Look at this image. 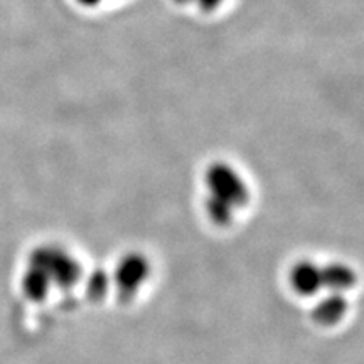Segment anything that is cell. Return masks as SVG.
<instances>
[{
  "label": "cell",
  "instance_id": "5",
  "mask_svg": "<svg viewBox=\"0 0 364 364\" xmlns=\"http://www.w3.org/2000/svg\"><path fill=\"white\" fill-rule=\"evenodd\" d=\"M348 312V300L344 294L327 292L324 297H321L312 307V318L318 326H336L343 321V317Z\"/></svg>",
  "mask_w": 364,
  "mask_h": 364
},
{
  "label": "cell",
  "instance_id": "8",
  "mask_svg": "<svg viewBox=\"0 0 364 364\" xmlns=\"http://www.w3.org/2000/svg\"><path fill=\"white\" fill-rule=\"evenodd\" d=\"M204 211L209 220H211L218 226H226L233 221L235 211L236 209L231 206L230 203H226L225 199L216 198V196L209 194L206 199H204Z\"/></svg>",
  "mask_w": 364,
  "mask_h": 364
},
{
  "label": "cell",
  "instance_id": "10",
  "mask_svg": "<svg viewBox=\"0 0 364 364\" xmlns=\"http://www.w3.org/2000/svg\"><path fill=\"white\" fill-rule=\"evenodd\" d=\"M196 2H198L199 7L204 9V11H215L223 0H196Z\"/></svg>",
  "mask_w": 364,
  "mask_h": 364
},
{
  "label": "cell",
  "instance_id": "1",
  "mask_svg": "<svg viewBox=\"0 0 364 364\" xmlns=\"http://www.w3.org/2000/svg\"><path fill=\"white\" fill-rule=\"evenodd\" d=\"M27 265L39 268L48 275L53 287L61 290H71L83 279L81 263L58 245H39L29 253Z\"/></svg>",
  "mask_w": 364,
  "mask_h": 364
},
{
  "label": "cell",
  "instance_id": "11",
  "mask_svg": "<svg viewBox=\"0 0 364 364\" xmlns=\"http://www.w3.org/2000/svg\"><path fill=\"white\" fill-rule=\"evenodd\" d=\"M78 2L83 4V6H86V7H93V6H98L102 0H78Z\"/></svg>",
  "mask_w": 364,
  "mask_h": 364
},
{
  "label": "cell",
  "instance_id": "9",
  "mask_svg": "<svg viewBox=\"0 0 364 364\" xmlns=\"http://www.w3.org/2000/svg\"><path fill=\"white\" fill-rule=\"evenodd\" d=\"M112 287V277L110 273L105 272L103 268H97L90 273L88 277L85 279V290L86 295L95 302L98 300H103L105 295L108 294Z\"/></svg>",
  "mask_w": 364,
  "mask_h": 364
},
{
  "label": "cell",
  "instance_id": "2",
  "mask_svg": "<svg viewBox=\"0 0 364 364\" xmlns=\"http://www.w3.org/2000/svg\"><path fill=\"white\" fill-rule=\"evenodd\" d=\"M206 184L209 188V194L216 198L225 199L235 209L247 206L250 201V189L247 182L241 179V176L233 167L223 162H215L208 167Z\"/></svg>",
  "mask_w": 364,
  "mask_h": 364
},
{
  "label": "cell",
  "instance_id": "3",
  "mask_svg": "<svg viewBox=\"0 0 364 364\" xmlns=\"http://www.w3.org/2000/svg\"><path fill=\"white\" fill-rule=\"evenodd\" d=\"M152 267L149 258L139 252L125 253L117 263L112 273V285H115L120 300H129L139 294V290L150 279Z\"/></svg>",
  "mask_w": 364,
  "mask_h": 364
},
{
  "label": "cell",
  "instance_id": "12",
  "mask_svg": "<svg viewBox=\"0 0 364 364\" xmlns=\"http://www.w3.org/2000/svg\"><path fill=\"white\" fill-rule=\"evenodd\" d=\"M176 2H179V4H188V2H193V0H176Z\"/></svg>",
  "mask_w": 364,
  "mask_h": 364
},
{
  "label": "cell",
  "instance_id": "6",
  "mask_svg": "<svg viewBox=\"0 0 364 364\" xmlns=\"http://www.w3.org/2000/svg\"><path fill=\"white\" fill-rule=\"evenodd\" d=\"M322 272V289L327 292L344 294L346 290L353 289L356 285V272L343 262H331L321 267Z\"/></svg>",
  "mask_w": 364,
  "mask_h": 364
},
{
  "label": "cell",
  "instance_id": "7",
  "mask_svg": "<svg viewBox=\"0 0 364 364\" xmlns=\"http://www.w3.org/2000/svg\"><path fill=\"white\" fill-rule=\"evenodd\" d=\"M21 289L24 297L29 299L31 302H44L46 297L51 292L53 284L44 272H41L36 267L27 265L26 272L22 273Z\"/></svg>",
  "mask_w": 364,
  "mask_h": 364
},
{
  "label": "cell",
  "instance_id": "4",
  "mask_svg": "<svg viewBox=\"0 0 364 364\" xmlns=\"http://www.w3.org/2000/svg\"><path fill=\"white\" fill-rule=\"evenodd\" d=\"M289 282L300 297H314L322 290L321 265L312 260H299L290 268Z\"/></svg>",
  "mask_w": 364,
  "mask_h": 364
}]
</instances>
